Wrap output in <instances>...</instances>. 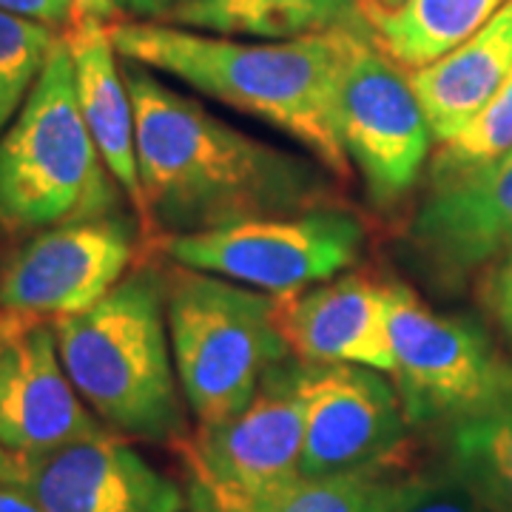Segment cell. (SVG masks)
Returning <instances> with one entry per match:
<instances>
[{
	"label": "cell",
	"mask_w": 512,
	"mask_h": 512,
	"mask_svg": "<svg viewBox=\"0 0 512 512\" xmlns=\"http://www.w3.org/2000/svg\"><path fill=\"white\" fill-rule=\"evenodd\" d=\"M134 126L143 217L160 239L333 205L336 177L296 154L225 123L157 72L120 57Z\"/></svg>",
	"instance_id": "6da1fadb"
},
{
	"label": "cell",
	"mask_w": 512,
	"mask_h": 512,
	"mask_svg": "<svg viewBox=\"0 0 512 512\" xmlns=\"http://www.w3.org/2000/svg\"><path fill=\"white\" fill-rule=\"evenodd\" d=\"M109 35L120 57L285 131L339 183L350 180L353 168L336 131L348 26L299 40H251L163 20H117Z\"/></svg>",
	"instance_id": "7a4b0ae2"
},
{
	"label": "cell",
	"mask_w": 512,
	"mask_h": 512,
	"mask_svg": "<svg viewBox=\"0 0 512 512\" xmlns=\"http://www.w3.org/2000/svg\"><path fill=\"white\" fill-rule=\"evenodd\" d=\"M52 325L69 379L111 433L157 444L188 433L163 276L131 271L97 305Z\"/></svg>",
	"instance_id": "3957f363"
},
{
	"label": "cell",
	"mask_w": 512,
	"mask_h": 512,
	"mask_svg": "<svg viewBox=\"0 0 512 512\" xmlns=\"http://www.w3.org/2000/svg\"><path fill=\"white\" fill-rule=\"evenodd\" d=\"M117 188L83 120L72 52L60 37L0 134V231L32 234L111 217L120 208Z\"/></svg>",
	"instance_id": "277c9868"
},
{
	"label": "cell",
	"mask_w": 512,
	"mask_h": 512,
	"mask_svg": "<svg viewBox=\"0 0 512 512\" xmlns=\"http://www.w3.org/2000/svg\"><path fill=\"white\" fill-rule=\"evenodd\" d=\"M165 316L180 390L197 424L237 416L265 376L291 359L276 322V296L231 279L174 268Z\"/></svg>",
	"instance_id": "5b68a950"
},
{
	"label": "cell",
	"mask_w": 512,
	"mask_h": 512,
	"mask_svg": "<svg viewBox=\"0 0 512 512\" xmlns=\"http://www.w3.org/2000/svg\"><path fill=\"white\" fill-rule=\"evenodd\" d=\"M305 413L299 362L276 365L237 416L177 441L191 512H262L302 478Z\"/></svg>",
	"instance_id": "8992f818"
},
{
	"label": "cell",
	"mask_w": 512,
	"mask_h": 512,
	"mask_svg": "<svg viewBox=\"0 0 512 512\" xmlns=\"http://www.w3.org/2000/svg\"><path fill=\"white\" fill-rule=\"evenodd\" d=\"M336 131L376 208L399 205L430 160L433 131L410 86V72L384 55L362 15L348 26L339 66Z\"/></svg>",
	"instance_id": "52a82bcc"
},
{
	"label": "cell",
	"mask_w": 512,
	"mask_h": 512,
	"mask_svg": "<svg viewBox=\"0 0 512 512\" xmlns=\"http://www.w3.org/2000/svg\"><path fill=\"white\" fill-rule=\"evenodd\" d=\"M365 225L342 205L163 239L174 265L282 296L345 274L365 251Z\"/></svg>",
	"instance_id": "ba28073f"
},
{
	"label": "cell",
	"mask_w": 512,
	"mask_h": 512,
	"mask_svg": "<svg viewBox=\"0 0 512 512\" xmlns=\"http://www.w3.org/2000/svg\"><path fill=\"white\" fill-rule=\"evenodd\" d=\"M387 302L390 379L410 427L439 430L512 379V365L476 319L436 311L399 282H387Z\"/></svg>",
	"instance_id": "9c48e42d"
},
{
	"label": "cell",
	"mask_w": 512,
	"mask_h": 512,
	"mask_svg": "<svg viewBox=\"0 0 512 512\" xmlns=\"http://www.w3.org/2000/svg\"><path fill=\"white\" fill-rule=\"evenodd\" d=\"M299 396L305 413V478L353 473L402 458L410 424L387 373L299 359Z\"/></svg>",
	"instance_id": "30bf717a"
},
{
	"label": "cell",
	"mask_w": 512,
	"mask_h": 512,
	"mask_svg": "<svg viewBox=\"0 0 512 512\" xmlns=\"http://www.w3.org/2000/svg\"><path fill=\"white\" fill-rule=\"evenodd\" d=\"M134 245L120 214L37 231L0 268V308L35 319L86 311L126 276Z\"/></svg>",
	"instance_id": "8fae6325"
},
{
	"label": "cell",
	"mask_w": 512,
	"mask_h": 512,
	"mask_svg": "<svg viewBox=\"0 0 512 512\" xmlns=\"http://www.w3.org/2000/svg\"><path fill=\"white\" fill-rule=\"evenodd\" d=\"M407 242L421 265L447 285L512 254V151L484 165L430 174Z\"/></svg>",
	"instance_id": "7c38bea8"
},
{
	"label": "cell",
	"mask_w": 512,
	"mask_h": 512,
	"mask_svg": "<svg viewBox=\"0 0 512 512\" xmlns=\"http://www.w3.org/2000/svg\"><path fill=\"white\" fill-rule=\"evenodd\" d=\"M109 433L69 379L55 325L26 316L0 345V444L20 461Z\"/></svg>",
	"instance_id": "4fadbf2b"
},
{
	"label": "cell",
	"mask_w": 512,
	"mask_h": 512,
	"mask_svg": "<svg viewBox=\"0 0 512 512\" xmlns=\"http://www.w3.org/2000/svg\"><path fill=\"white\" fill-rule=\"evenodd\" d=\"M20 487L46 512H183V490L117 433L20 461Z\"/></svg>",
	"instance_id": "5bb4252c"
},
{
	"label": "cell",
	"mask_w": 512,
	"mask_h": 512,
	"mask_svg": "<svg viewBox=\"0 0 512 512\" xmlns=\"http://www.w3.org/2000/svg\"><path fill=\"white\" fill-rule=\"evenodd\" d=\"M276 322L291 353L316 365H362L390 376L387 285L339 274L305 291L276 296Z\"/></svg>",
	"instance_id": "9a60e30c"
},
{
	"label": "cell",
	"mask_w": 512,
	"mask_h": 512,
	"mask_svg": "<svg viewBox=\"0 0 512 512\" xmlns=\"http://www.w3.org/2000/svg\"><path fill=\"white\" fill-rule=\"evenodd\" d=\"M66 43L74 60L77 100L83 120L111 177L143 217V185L137 168V126L120 57L111 43L109 26L66 29Z\"/></svg>",
	"instance_id": "2e32d148"
},
{
	"label": "cell",
	"mask_w": 512,
	"mask_h": 512,
	"mask_svg": "<svg viewBox=\"0 0 512 512\" xmlns=\"http://www.w3.org/2000/svg\"><path fill=\"white\" fill-rule=\"evenodd\" d=\"M512 72V0L481 32L436 63L410 72L436 143H450Z\"/></svg>",
	"instance_id": "e0dca14e"
},
{
	"label": "cell",
	"mask_w": 512,
	"mask_h": 512,
	"mask_svg": "<svg viewBox=\"0 0 512 512\" xmlns=\"http://www.w3.org/2000/svg\"><path fill=\"white\" fill-rule=\"evenodd\" d=\"M510 0H402L382 6L367 0L362 23L384 55L416 72L481 32Z\"/></svg>",
	"instance_id": "ac0fdd59"
},
{
	"label": "cell",
	"mask_w": 512,
	"mask_h": 512,
	"mask_svg": "<svg viewBox=\"0 0 512 512\" xmlns=\"http://www.w3.org/2000/svg\"><path fill=\"white\" fill-rule=\"evenodd\" d=\"M441 464L487 512H512V379L439 427Z\"/></svg>",
	"instance_id": "d6986e66"
},
{
	"label": "cell",
	"mask_w": 512,
	"mask_h": 512,
	"mask_svg": "<svg viewBox=\"0 0 512 512\" xmlns=\"http://www.w3.org/2000/svg\"><path fill=\"white\" fill-rule=\"evenodd\" d=\"M367 0H183L174 26L251 40H299L328 35L359 20Z\"/></svg>",
	"instance_id": "ffe728a7"
},
{
	"label": "cell",
	"mask_w": 512,
	"mask_h": 512,
	"mask_svg": "<svg viewBox=\"0 0 512 512\" xmlns=\"http://www.w3.org/2000/svg\"><path fill=\"white\" fill-rule=\"evenodd\" d=\"M402 473V461H396L336 476H302L262 512H384Z\"/></svg>",
	"instance_id": "44dd1931"
},
{
	"label": "cell",
	"mask_w": 512,
	"mask_h": 512,
	"mask_svg": "<svg viewBox=\"0 0 512 512\" xmlns=\"http://www.w3.org/2000/svg\"><path fill=\"white\" fill-rule=\"evenodd\" d=\"M57 40L52 26L0 9V134L23 109Z\"/></svg>",
	"instance_id": "7402d4cb"
},
{
	"label": "cell",
	"mask_w": 512,
	"mask_h": 512,
	"mask_svg": "<svg viewBox=\"0 0 512 512\" xmlns=\"http://www.w3.org/2000/svg\"><path fill=\"white\" fill-rule=\"evenodd\" d=\"M512 151V72L493 94V100L458 131L450 143H441L430 174H447L498 160Z\"/></svg>",
	"instance_id": "603a6c76"
},
{
	"label": "cell",
	"mask_w": 512,
	"mask_h": 512,
	"mask_svg": "<svg viewBox=\"0 0 512 512\" xmlns=\"http://www.w3.org/2000/svg\"><path fill=\"white\" fill-rule=\"evenodd\" d=\"M384 512H487L444 464L402 473Z\"/></svg>",
	"instance_id": "cb8c5ba5"
},
{
	"label": "cell",
	"mask_w": 512,
	"mask_h": 512,
	"mask_svg": "<svg viewBox=\"0 0 512 512\" xmlns=\"http://www.w3.org/2000/svg\"><path fill=\"white\" fill-rule=\"evenodd\" d=\"M478 302L512 342V254L478 274Z\"/></svg>",
	"instance_id": "d4e9b609"
},
{
	"label": "cell",
	"mask_w": 512,
	"mask_h": 512,
	"mask_svg": "<svg viewBox=\"0 0 512 512\" xmlns=\"http://www.w3.org/2000/svg\"><path fill=\"white\" fill-rule=\"evenodd\" d=\"M0 9L20 18L37 20L52 29L57 26L69 29V0H0Z\"/></svg>",
	"instance_id": "484cf974"
},
{
	"label": "cell",
	"mask_w": 512,
	"mask_h": 512,
	"mask_svg": "<svg viewBox=\"0 0 512 512\" xmlns=\"http://www.w3.org/2000/svg\"><path fill=\"white\" fill-rule=\"evenodd\" d=\"M117 0H69V29L80 26H111L117 23Z\"/></svg>",
	"instance_id": "4316f807"
},
{
	"label": "cell",
	"mask_w": 512,
	"mask_h": 512,
	"mask_svg": "<svg viewBox=\"0 0 512 512\" xmlns=\"http://www.w3.org/2000/svg\"><path fill=\"white\" fill-rule=\"evenodd\" d=\"M26 316L15 311H6L0 308V345L9 339V333L18 328ZM20 476H23V464L20 458H15L3 444H0V484H20Z\"/></svg>",
	"instance_id": "83f0119b"
},
{
	"label": "cell",
	"mask_w": 512,
	"mask_h": 512,
	"mask_svg": "<svg viewBox=\"0 0 512 512\" xmlns=\"http://www.w3.org/2000/svg\"><path fill=\"white\" fill-rule=\"evenodd\" d=\"M183 0H117L120 12L131 20H168Z\"/></svg>",
	"instance_id": "f1b7e54d"
},
{
	"label": "cell",
	"mask_w": 512,
	"mask_h": 512,
	"mask_svg": "<svg viewBox=\"0 0 512 512\" xmlns=\"http://www.w3.org/2000/svg\"><path fill=\"white\" fill-rule=\"evenodd\" d=\"M0 512H46L20 484H0Z\"/></svg>",
	"instance_id": "f546056e"
},
{
	"label": "cell",
	"mask_w": 512,
	"mask_h": 512,
	"mask_svg": "<svg viewBox=\"0 0 512 512\" xmlns=\"http://www.w3.org/2000/svg\"><path fill=\"white\" fill-rule=\"evenodd\" d=\"M376 3H382V6H396V3H402V0H376Z\"/></svg>",
	"instance_id": "4dcf8cb0"
}]
</instances>
